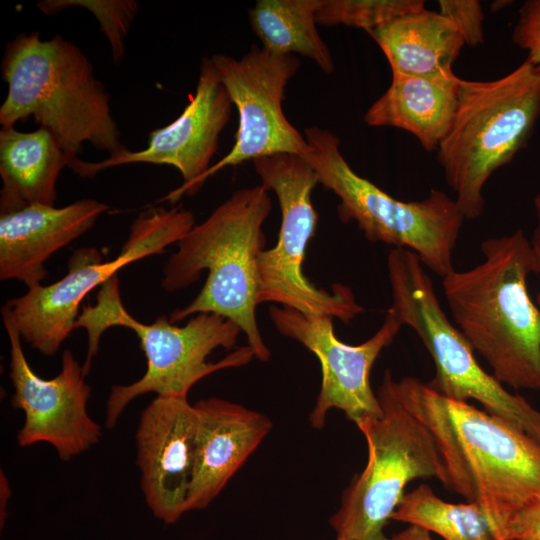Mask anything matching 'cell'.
<instances>
[{"label":"cell","mask_w":540,"mask_h":540,"mask_svg":"<svg viewBox=\"0 0 540 540\" xmlns=\"http://www.w3.org/2000/svg\"><path fill=\"white\" fill-rule=\"evenodd\" d=\"M401 404L431 434L444 469L442 484L477 503L494 540L540 495V442L503 420L441 396L415 377L395 380Z\"/></svg>","instance_id":"6da1fadb"},{"label":"cell","mask_w":540,"mask_h":540,"mask_svg":"<svg viewBox=\"0 0 540 540\" xmlns=\"http://www.w3.org/2000/svg\"><path fill=\"white\" fill-rule=\"evenodd\" d=\"M320 5L321 0H258L249 10V23L263 49L302 55L331 74L333 58L316 26Z\"/></svg>","instance_id":"7402d4cb"},{"label":"cell","mask_w":540,"mask_h":540,"mask_svg":"<svg viewBox=\"0 0 540 540\" xmlns=\"http://www.w3.org/2000/svg\"><path fill=\"white\" fill-rule=\"evenodd\" d=\"M195 225L191 211L180 206L152 208L139 215L119 255L104 262L95 248H81L68 262V272L49 285H35L4 307L21 339L41 354L53 356L75 329L84 297L124 266L150 255L161 254Z\"/></svg>","instance_id":"30bf717a"},{"label":"cell","mask_w":540,"mask_h":540,"mask_svg":"<svg viewBox=\"0 0 540 540\" xmlns=\"http://www.w3.org/2000/svg\"><path fill=\"white\" fill-rule=\"evenodd\" d=\"M268 191L277 196L281 226L276 245L258 259V302H274L305 314L324 315L349 323L364 308L350 287L317 288L303 273L306 247L318 222L312 192L318 177L302 155L280 153L252 161Z\"/></svg>","instance_id":"9c48e42d"},{"label":"cell","mask_w":540,"mask_h":540,"mask_svg":"<svg viewBox=\"0 0 540 540\" xmlns=\"http://www.w3.org/2000/svg\"><path fill=\"white\" fill-rule=\"evenodd\" d=\"M211 60L239 117L231 150L211 165L198 187L221 169L280 153L304 156L305 138L286 118L282 101L300 61L295 55L271 53L252 46L241 58L213 54Z\"/></svg>","instance_id":"7c38bea8"},{"label":"cell","mask_w":540,"mask_h":540,"mask_svg":"<svg viewBox=\"0 0 540 540\" xmlns=\"http://www.w3.org/2000/svg\"><path fill=\"white\" fill-rule=\"evenodd\" d=\"M533 246H534V248H535V250H536V252L538 254L539 260H540V248L536 247L535 245H533ZM537 304H538V309L540 311V291H539V293L537 295Z\"/></svg>","instance_id":"d6a6232c"},{"label":"cell","mask_w":540,"mask_h":540,"mask_svg":"<svg viewBox=\"0 0 540 540\" xmlns=\"http://www.w3.org/2000/svg\"><path fill=\"white\" fill-rule=\"evenodd\" d=\"M391 520L434 532L444 540H494L480 506L475 502L450 503L427 484L405 493Z\"/></svg>","instance_id":"603a6c76"},{"label":"cell","mask_w":540,"mask_h":540,"mask_svg":"<svg viewBox=\"0 0 540 540\" xmlns=\"http://www.w3.org/2000/svg\"><path fill=\"white\" fill-rule=\"evenodd\" d=\"M304 136L309 149L303 157L319 184L340 200L342 221L356 222L371 242L414 252L442 278L454 270L453 251L465 220L455 199L436 189L419 201L396 199L351 168L334 133L311 126Z\"/></svg>","instance_id":"52a82bcc"},{"label":"cell","mask_w":540,"mask_h":540,"mask_svg":"<svg viewBox=\"0 0 540 540\" xmlns=\"http://www.w3.org/2000/svg\"><path fill=\"white\" fill-rule=\"evenodd\" d=\"M113 326L135 332L147 367L143 376L126 385L112 386L105 413V426L113 429L128 404L139 396L186 397L194 384L218 370L239 367L255 356L249 346L240 347L218 362H208L217 348L229 349L237 341L241 329L232 321L214 314L191 316L183 326L171 323L164 315L145 324L131 316L122 304L117 275L101 285L94 305L85 306L76 328H85L88 349L83 369L89 373L99 350L102 334Z\"/></svg>","instance_id":"5b68a950"},{"label":"cell","mask_w":540,"mask_h":540,"mask_svg":"<svg viewBox=\"0 0 540 540\" xmlns=\"http://www.w3.org/2000/svg\"><path fill=\"white\" fill-rule=\"evenodd\" d=\"M425 7L422 0H321L317 24L345 25L367 33L403 14Z\"/></svg>","instance_id":"cb8c5ba5"},{"label":"cell","mask_w":540,"mask_h":540,"mask_svg":"<svg viewBox=\"0 0 540 540\" xmlns=\"http://www.w3.org/2000/svg\"><path fill=\"white\" fill-rule=\"evenodd\" d=\"M440 13L448 18L462 36L465 45L484 42L482 5L477 0H439Z\"/></svg>","instance_id":"484cf974"},{"label":"cell","mask_w":540,"mask_h":540,"mask_svg":"<svg viewBox=\"0 0 540 540\" xmlns=\"http://www.w3.org/2000/svg\"><path fill=\"white\" fill-rule=\"evenodd\" d=\"M198 414L186 397L156 396L136 430L140 487L153 516L165 524L185 511L192 480Z\"/></svg>","instance_id":"2e32d148"},{"label":"cell","mask_w":540,"mask_h":540,"mask_svg":"<svg viewBox=\"0 0 540 540\" xmlns=\"http://www.w3.org/2000/svg\"><path fill=\"white\" fill-rule=\"evenodd\" d=\"M1 72L8 85L0 107L2 127L32 116L54 134L69 163L84 142L109 157L127 149L109 93L83 51L62 35L49 40H41L39 32L17 35L6 45Z\"/></svg>","instance_id":"277c9868"},{"label":"cell","mask_w":540,"mask_h":540,"mask_svg":"<svg viewBox=\"0 0 540 540\" xmlns=\"http://www.w3.org/2000/svg\"><path fill=\"white\" fill-rule=\"evenodd\" d=\"M503 540H540V495L509 520Z\"/></svg>","instance_id":"83f0119b"},{"label":"cell","mask_w":540,"mask_h":540,"mask_svg":"<svg viewBox=\"0 0 540 540\" xmlns=\"http://www.w3.org/2000/svg\"><path fill=\"white\" fill-rule=\"evenodd\" d=\"M36 6L47 15L74 6L88 9L98 20L100 30L109 41L115 64L125 55L124 39L139 10L138 3L133 0H45Z\"/></svg>","instance_id":"d4e9b609"},{"label":"cell","mask_w":540,"mask_h":540,"mask_svg":"<svg viewBox=\"0 0 540 540\" xmlns=\"http://www.w3.org/2000/svg\"><path fill=\"white\" fill-rule=\"evenodd\" d=\"M511 1H496L492 3V11L499 10L503 8L505 5L511 4Z\"/></svg>","instance_id":"1f68e13d"},{"label":"cell","mask_w":540,"mask_h":540,"mask_svg":"<svg viewBox=\"0 0 540 540\" xmlns=\"http://www.w3.org/2000/svg\"><path fill=\"white\" fill-rule=\"evenodd\" d=\"M389 540H433L430 533L417 526H409L397 532Z\"/></svg>","instance_id":"f1b7e54d"},{"label":"cell","mask_w":540,"mask_h":540,"mask_svg":"<svg viewBox=\"0 0 540 540\" xmlns=\"http://www.w3.org/2000/svg\"><path fill=\"white\" fill-rule=\"evenodd\" d=\"M1 488L4 490V496L1 495V506H0V522H1V528H3V524L6 520V514H7V499L10 497L11 492H8L6 494V491H8L9 486L7 483V480L5 476L3 477V472H1Z\"/></svg>","instance_id":"4dcf8cb0"},{"label":"cell","mask_w":540,"mask_h":540,"mask_svg":"<svg viewBox=\"0 0 540 540\" xmlns=\"http://www.w3.org/2000/svg\"><path fill=\"white\" fill-rule=\"evenodd\" d=\"M539 118L540 68L528 58L494 80L461 79L453 122L436 151L465 220L482 215L485 184L527 145Z\"/></svg>","instance_id":"8992f818"},{"label":"cell","mask_w":540,"mask_h":540,"mask_svg":"<svg viewBox=\"0 0 540 540\" xmlns=\"http://www.w3.org/2000/svg\"><path fill=\"white\" fill-rule=\"evenodd\" d=\"M69 158L45 127L23 132L15 127L0 131V213L28 205L54 206L56 182Z\"/></svg>","instance_id":"ffe728a7"},{"label":"cell","mask_w":540,"mask_h":540,"mask_svg":"<svg viewBox=\"0 0 540 540\" xmlns=\"http://www.w3.org/2000/svg\"><path fill=\"white\" fill-rule=\"evenodd\" d=\"M533 204L536 217V227L534 229L531 242L533 245L540 248V194L535 196Z\"/></svg>","instance_id":"f546056e"},{"label":"cell","mask_w":540,"mask_h":540,"mask_svg":"<svg viewBox=\"0 0 540 540\" xmlns=\"http://www.w3.org/2000/svg\"><path fill=\"white\" fill-rule=\"evenodd\" d=\"M107 210L106 203L85 198L61 208L36 204L0 213V279L28 288L41 284L48 275L45 262Z\"/></svg>","instance_id":"ac0fdd59"},{"label":"cell","mask_w":540,"mask_h":540,"mask_svg":"<svg viewBox=\"0 0 540 540\" xmlns=\"http://www.w3.org/2000/svg\"><path fill=\"white\" fill-rule=\"evenodd\" d=\"M368 34L387 58L392 75L451 74L465 46L448 18L425 7L398 16Z\"/></svg>","instance_id":"44dd1931"},{"label":"cell","mask_w":540,"mask_h":540,"mask_svg":"<svg viewBox=\"0 0 540 540\" xmlns=\"http://www.w3.org/2000/svg\"><path fill=\"white\" fill-rule=\"evenodd\" d=\"M194 406L198 429L186 512L206 508L272 428L263 413L225 399H202Z\"/></svg>","instance_id":"e0dca14e"},{"label":"cell","mask_w":540,"mask_h":540,"mask_svg":"<svg viewBox=\"0 0 540 540\" xmlns=\"http://www.w3.org/2000/svg\"><path fill=\"white\" fill-rule=\"evenodd\" d=\"M1 313L10 344L11 406L24 413L18 445L48 443L62 461L68 462L102 437L101 426L87 411L91 388L83 368L70 350H64L59 373L51 379L41 378L29 365L21 336L4 306Z\"/></svg>","instance_id":"4fadbf2b"},{"label":"cell","mask_w":540,"mask_h":540,"mask_svg":"<svg viewBox=\"0 0 540 540\" xmlns=\"http://www.w3.org/2000/svg\"><path fill=\"white\" fill-rule=\"evenodd\" d=\"M387 272L392 296L387 312L415 331L434 361L435 375L427 385L443 397L472 399L487 411L497 410L506 399V389L479 365L469 342L446 316L419 257L392 248Z\"/></svg>","instance_id":"8fae6325"},{"label":"cell","mask_w":540,"mask_h":540,"mask_svg":"<svg viewBox=\"0 0 540 540\" xmlns=\"http://www.w3.org/2000/svg\"><path fill=\"white\" fill-rule=\"evenodd\" d=\"M481 252L482 262L442 278L450 313L501 384L540 390V311L527 288L538 254L522 229L484 240Z\"/></svg>","instance_id":"7a4b0ae2"},{"label":"cell","mask_w":540,"mask_h":540,"mask_svg":"<svg viewBox=\"0 0 540 540\" xmlns=\"http://www.w3.org/2000/svg\"><path fill=\"white\" fill-rule=\"evenodd\" d=\"M272 201L263 185L240 188L178 242L163 267L161 286L174 292L191 286L208 270L199 294L171 312V323L199 313H214L236 324L246 335L256 359L271 354L256 320L258 259L265 247L263 224Z\"/></svg>","instance_id":"3957f363"},{"label":"cell","mask_w":540,"mask_h":540,"mask_svg":"<svg viewBox=\"0 0 540 540\" xmlns=\"http://www.w3.org/2000/svg\"><path fill=\"white\" fill-rule=\"evenodd\" d=\"M336 540H345V539H338V538H337Z\"/></svg>","instance_id":"836d02e7"},{"label":"cell","mask_w":540,"mask_h":540,"mask_svg":"<svg viewBox=\"0 0 540 540\" xmlns=\"http://www.w3.org/2000/svg\"><path fill=\"white\" fill-rule=\"evenodd\" d=\"M461 78L392 75L387 90L369 107L364 122L412 134L426 151L437 150L448 133L458 103Z\"/></svg>","instance_id":"d6986e66"},{"label":"cell","mask_w":540,"mask_h":540,"mask_svg":"<svg viewBox=\"0 0 540 540\" xmlns=\"http://www.w3.org/2000/svg\"><path fill=\"white\" fill-rule=\"evenodd\" d=\"M390 375L387 370L376 394L381 414L356 423L367 442L368 461L329 520L338 539L389 540L384 529L407 484L417 478L444 479L434 439L398 400Z\"/></svg>","instance_id":"ba28073f"},{"label":"cell","mask_w":540,"mask_h":540,"mask_svg":"<svg viewBox=\"0 0 540 540\" xmlns=\"http://www.w3.org/2000/svg\"><path fill=\"white\" fill-rule=\"evenodd\" d=\"M232 107L215 65L211 58L205 57L201 61L195 94L173 122L149 134L146 148L140 151L125 149L99 162H87L77 157L68 167L80 177L93 178L105 169L125 164L173 166L180 172L183 183L159 202L174 203L199 189L198 182L211 167Z\"/></svg>","instance_id":"9a60e30c"},{"label":"cell","mask_w":540,"mask_h":540,"mask_svg":"<svg viewBox=\"0 0 540 540\" xmlns=\"http://www.w3.org/2000/svg\"><path fill=\"white\" fill-rule=\"evenodd\" d=\"M512 39L527 52L526 58L540 68V0H528L522 4Z\"/></svg>","instance_id":"4316f807"},{"label":"cell","mask_w":540,"mask_h":540,"mask_svg":"<svg viewBox=\"0 0 540 540\" xmlns=\"http://www.w3.org/2000/svg\"><path fill=\"white\" fill-rule=\"evenodd\" d=\"M270 318L278 332L305 346L321 364L322 383L309 414L312 427L321 429L331 409L343 411L355 424L382 409L370 385V372L381 351L390 345L402 325L387 312L379 330L359 345L339 340L332 317L305 314L288 307H271Z\"/></svg>","instance_id":"5bb4252c"}]
</instances>
